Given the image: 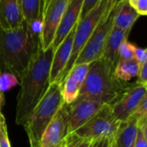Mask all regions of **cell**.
<instances>
[{"label": "cell", "instance_id": "23", "mask_svg": "<svg viewBox=\"0 0 147 147\" xmlns=\"http://www.w3.org/2000/svg\"><path fill=\"white\" fill-rule=\"evenodd\" d=\"M19 84L17 78L9 72H0V91L4 93L5 91L16 87Z\"/></svg>", "mask_w": 147, "mask_h": 147}, {"label": "cell", "instance_id": "25", "mask_svg": "<svg viewBox=\"0 0 147 147\" xmlns=\"http://www.w3.org/2000/svg\"><path fill=\"white\" fill-rule=\"evenodd\" d=\"M0 147H11L4 115L0 112Z\"/></svg>", "mask_w": 147, "mask_h": 147}, {"label": "cell", "instance_id": "22", "mask_svg": "<svg viewBox=\"0 0 147 147\" xmlns=\"http://www.w3.org/2000/svg\"><path fill=\"white\" fill-rule=\"evenodd\" d=\"M134 147H147V118L138 121Z\"/></svg>", "mask_w": 147, "mask_h": 147}, {"label": "cell", "instance_id": "14", "mask_svg": "<svg viewBox=\"0 0 147 147\" xmlns=\"http://www.w3.org/2000/svg\"><path fill=\"white\" fill-rule=\"evenodd\" d=\"M76 25L65 36L63 41L54 49L50 70V84L58 82L59 78H60L63 71L65 70L69 61V58L72 48Z\"/></svg>", "mask_w": 147, "mask_h": 147}, {"label": "cell", "instance_id": "21", "mask_svg": "<svg viewBox=\"0 0 147 147\" xmlns=\"http://www.w3.org/2000/svg\"><path fill=\"white\" fill-rule=\"evenodd\" d=\"M97 140H98L84 138L75 133H71L66 135L64 145L65 147H95Z\"/></svg>", "mask_w": 147, "mask_h": 147}, {"label": "cell", "instance_id": "17", "mask_svg": "<svg viewBox=\"0 0 147 147\" xmlns=\"http://www.w3.org/2000/svg\"><path fill=\"white\" fill-rule=\"evenodd\" d=\"M130 32L124 31L113 27L107 39L102 55L101 59L105 60L113 69H115L116 63L118 62V50L121 44L128 39Z\"/></svg>", "mask_w": 147, "mask_h": 147}, {"label": "cell", "instance_id": "10", "mask_svg": "<svg viewBox=\"0 0 147 147\" xmlns=\"http://www.w3.org/2000/svg\"><path fill=\"white\" fill-rule=\"evenodd\" d=\"M104 104L89 98H78L74 102L66 105L65 115L67 121V133L75 132L86 123Z\"/></svg>", "mask_w": 147, "mask_h": 147}, {"label": "cell", "instance_id": "9", "mask_svg": "<svg viewBox=\"0 0 147 147\" xmlns=\"http://www.w3.org/2000/svg\"><path fill=\"white\" fill-rule=\"evenodd\" d=\"M146 96V87L136 83L128 84L125 90L109 106L115 119L118 121L129 118L140 101Z\"/></svg>", "mask_w": 147, "mask_h": 147}, {"label": "cell", "instance_id": "26", "mask_svg": "<svg viewBox=\"0 0 147 147\" xmlns=\"http://www.w3.org/2000/svg\"><path fill=\"white\" fill-rule=\"evenodd\" d=\"M132 115L136 117L138 121L147 118V96L143 97Z\"/></svg>", "mask_w": 147, "mask_h": 147}, {"label": "cell", "instance_id": "31", "mask_svg": "<svg viewBox=\"0 0 147 147\" xmlns=\"http://www.w3.org/2000/svg\"><path fill=\"white\" fill-rule=\"evenodd\" d=\"M95 147H110V140L107 138H102L96 141Z\"/></svg>", "mask_w": 147, "mask_h": 147}, {"label": "cell", "instance_id": "18", "mask_svg": "<svg viewBox=\"0 0 147 147\" xmlns=\"http://www.w3.org/2000/svg\"><path fill=\"white\" fill-rule=\"evenodd\" d=\"M115 9L114 27L131 32L134 25L140 16L129 4L127 0H118L115 5Z\"/></svg>", "mask_w": 147, "mask_h": 147}, {"label": "cell", "instance_id": "15", "mask_svg": "<svg viewBox=\"0 0 147 147\" xmlns=\"http://www.w3.org/2000/svg\"><path fill=\"white\" fill-rule=\"evenodd\" d=\"M24 22L19 0H0V28L16 29Z\"/></svg>", "mask_w": 147, "mask_h": 147}, {"label": "cell", "instance_id": "3", "mask_svg": "<svg viewBox=\"0 0 147 147\" xmlns=\"http://www.w3.org/2000/svg\"><path fill=\"white\" fill-rule=\"evenodd\" d=\"M128 83L118 80L114 69L102 59L90 64L78 98H89L110 105L127 87ZM77 98V99H78Z\"/></svg>", "mask_w": 147, "mask_h": 147}, {"label": "cell", "instance_id": "20", "mask_svg": "<svg viewBox=\"0 0 147 147\" xmlns=\"http://www.w3.org/2000/svg\"><path fill=\"white\" fill-rule=\"evenodd\" d=\"M26 22L29 23L40 16V0H19Z\"/></svg>", "mask_w": 147, "mask_h": 147}, {"label": "cell", "instance_id": "28", "mask_svg": "<svg viewBox=\"0 0 147 147\" xmlns=\"http://www.w3.org/2000/svg\"><path fill=\"white\" fill-rule=\"evenodd\" d=\"M135 83L145 87L147 86V63L140 65V71L137 75V80Z\"/></svg>", "mask_w": 147, "mask_h": 147}, {"label": "cell", "instance_id": "12", "mask_svg": "<svg viewBox=\"0 0 147 147\" xmlns=\"http://www.w3.org/2000/svg\"><path fill=\"white\" fill-rule=\"evenodd\" d=\"M90 64L74 65L60 84L64 103L69 105L78 97L81 87L87 75Z\"/></svg>", "mask_w": 147, "mask_h": 147}, {"label": "cell", "instance_id": "33", "mask_svg": "<svg viewBox=\"0 0 147 147\" xmlns=\"http://www.w3.org/2000/svg\"><path fill=\"white\" fill-rule=\"evenodd\" d=\"M3 105H4V95L3 92L0 91V110L2 109Z\"/></svg>", "mask_w": 147, "mask_h": 147}, {"label": "cell", "instance_id": "16", "mask_svg": "<svg viewBox=\"0 0 147 147\" xmlns=\"http://www.w3.org/2000/svg\"><path fill=\"white\" fill-rule=\"evenodd\" d=\"M138 128V119L131 115L126 121H120L110 147H134Z\"/></svg>", "mask_w": 147, "mask_h": 147}, {"label": "cell", "instance_id": "11", "mask_svg": "<svg viewBox=\"0 0 147 147\" xmlns=\"http://www.w3.org/2000/svg\"><path fill=\"white\" fill-rule=\"evenodd\" d=\"M67 134V121L64 103L44 131L39 147H62Z\"/></svg>", "mask_w": 147, "mask_h": 147}, {"label": "cell", "instance_id": "6", "mask_svg": "<svg viewBox=\"0 0 147 147\" xmlns=\"http://www.w3.org/2000/svg\"><path fill=\"white\" fill-rule=\"evenodd\" d=\"M115 13V9L114 6L100 21L85 46L80 52L74 65L90 64L95 60L101 59L107 39L114 27Z\"/></svg>", "mask_w": 147, "mask_h": 147}, {"label": "cell", "instance_id": "29", "mask_svg": "<svg viewBox=\"0 0 147 147\" xmlns=\"http://www.w3.org/2000/svg\"><path fill=\"white\" fill-rule=\"evenodd\" d=\"M134 59L140 64H145L147 63V49L140 47L138 46L135 47L134 49Z\"/></svg>", "mask_w": 147, "mask_h": 147}, {"label": "cell", "instance_id": "2", "mask_svg": "<svg viewBox=\"0 0 147 147\" xmlns=\"http://www.w3.org/2000/svg\"><path fill=\"white\" fill-rule=\"evenodd\" d=\"M40 46V35L26 22L16 29L0 28V72L20 80Z\"/></svg>", "mask_w": 147, "mask_h": 147}, {"label": "cell", "instance_id": "8", "mask_svg": "<svg viewBox=\"0 0 147 147\" xmlns=\"http://www.w3.org/2000/svg\"><path fill=\"white\" fill-rule=\"evenodd\" d=\"M69 0H50L41 14L40 45L43 49L51 47Z\"/></svg>", "mask_w": 147, "mask_h": 147}, {"label": "cell", "instance_id": "13", "mask_svg": "<svg viewBox=\"0 0 147 147\" xmlns=\"http://www.w3.org/2000/svg\"><path fill=\"white\" fill-rule=\"evenodd\" d=\"M83 3L84 0H69L60 23L55 33L51 47L55 49L63 41V40L73 28V27L78 23L80 17Z\"/></svg>", "mask_w": 147, "mask_h": 147}, {"label": "cell", "instance_id": "1", "mask_svg": "<svg viewBox=\"0 0 147 147\" xmlns=\"http://www.w3.org/2000/svg\"><path fill=\"white\" fill-rule=\"evenodd\" d=\"M54 49H43L41 45L19 80L20 90L16 96V124L23 126L46 94L50 85V70Z\"/></svg>", "mask_w": 147, "mask_h": 147}, {"label": "cell", "instance_id": "34", "mask_svg": "<svg viewBox=\"0 0 147 147\" xmlns=\"http://www.w3.org/2000/svg\"><path fill=\"white\" fill-rule=\"evenodd\" d=\"M62 147H65V145H64V146H62Z\"/></svg>", "mask_w": 147, "mask_h": 147}, {"label": "cell", "instance_id": "5", "mask_svg": "<svg viewBox=\"0 0 147 147\" xmlns=\"http://www.w3.org/2000/svg\"><path fill=\"white\" fill-rule=\"evenodd\" d=\"M118 0H99L95 7L90 9L84 18L79 20L75 28L72 48L69 61L63 71L57 84H61L62 81L74 65L80 52L85 46L89 38L94 32L95 28L102 19V17L115 6Z\"/></svg>", "mask_w": 147, "mask_h": 147}, {"label": "cell", "instance_id": "19", "mask_svg": "<svg viewBox=\"0 0 147 147\" xmlns=\"http://www.w3.org/2000/svg\"><path fill=\"white\" fill-rule=\"evenodd\" d=\"M140 65L134 59H119L114 69L115 77L125 83H128L134 78H136Z\"/></svg>", "mask_w": 147, "mask_h": 147}, {"label": "cell", "instance_id": "7", "mask_svg": "<svg viewBox=\"0 0 147 147\" xmlns=\"http://www.w3.org/2000/svg\"><path fill=\"white\" fill-rule=\"evenodd\" d=\"M119 123L120 121L113 116L110 106L104 104L86 123L73 133L84 138L93 140L107 138L111 141Z\"/></svg>", "mask_w": 147, "mask_h": 147}, {"label": "cell", "instance_id": "27", "mask_svg": "<svg viewBox=\"0 0 147 147\" xmlns=\"http://www.w3.org/2000/svg\"><path fill=\"white\" fill-rule=\"evenodd\" d=\"M129 4L141 16L147 15V0H127Z\"/></svg>", "mask_w": 147, "mask_h": 147}, {"label": "cell", "instance_id": "32", "mask_svg": "<svg viewBox=\"0 0 147 147\" xmlns=\"http://www.w3.org/2000/svg\"><path fill=\"white\" fill-rule=\"evenodd\" d=\"M49 1H50V0H40V16H41L42 12L44 11V9H45L46 7L47 6Z\"/></svg>", "mask_w": 147, "mask_h": 147}, {"label": "cell", "instance_id": "35", "mask_svg": "<svg viewBox=\"0 0 147 147\" xmlns=\"http://www.w3.org/2000/svg\"><path fill=\"white\" fill-rule=\"evenodd\" d=\"M0 112H1V110H0Z\"/></svg>", "mask_w": 147, "mask_h": 147}, {"label": "cell", "instance_id": "4", "mask_svg": "<svg viewBox=\"0 0 147 147\" xmlns=\"http://www.w3.org/2000/svg\"><path fill=\"white\" fill-rule=\"evenodd\" d=\"M63 104L60 85L57 83L50 84L46 94L23 125L29 146L39 147L44 131Z\"/></svg>", "mask_w": 147, "mask_h": 147}, {"label": "cell", "instance_id": "30", "mask_svg": "<svg viewBox=\"0 0 147 147\" xmlns=\"http://www.w3.org/2000/svg\"><path fill=\"white\" fill-rule=\"evenodd\" d=\"M98 2H99V0H84V3H83V7H82V10H81V14H80L79 20H81L82 18H84V16L90 9H92Z\"/></svg>", "mask_w": 147, "mask_h": 147}, {"label": "cell", "instance_id": "24", "mask_svg": "<svg viewBox=\"0 0 147 147\" xmlns=\"http://www.w3.org/2000/svg\"><path fill=\"white\" fill-rule=\"evenodd\" d=\"M135 47H136V45L128 41V40H124L121 44L119 50H118L119 59H134Z\"/></svg>", "mask_w": 147, "mask_h": 147}]
</instances>
